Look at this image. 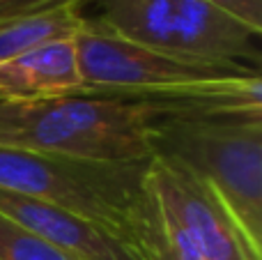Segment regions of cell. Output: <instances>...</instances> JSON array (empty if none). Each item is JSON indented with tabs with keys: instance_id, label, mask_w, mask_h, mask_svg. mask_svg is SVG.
<instances>
[{
	"instance_id": "6da1fadb",
	"label": "cell",
	"mask_w": 262,
	"mask_h": 260,
	"mask_svg": "<svg viewBox=\"0 0 262 260\" xmlns=\"http://www.w3.org/2000/svg\"><path fill=\"white\" fill-rule=\"evenodd\" d=\"M74 39L83 95L143 101L170 118L262 120L260 69L149 49L85 23Z\"/></svg>"
},
{
	"instance_id": "7c38bea8",
	"label": "cell",
	"mask_w": 262,
	"mask_h": 260,
	"mask_svg": "<svg viewBox=\"0 0 262 260\" xmlns=\"http://www.w3.org/2000/svg\"><path fill=\"white\" fill-rule=\"evenodd\" d=\"M69 3H78V0H0V18L44 12V9H53Z\"/></svg>"
},
{
	"instance_id": "30bf717a",
	"label": "cell",
	"mask_w": 262,
	"mask_h": 260,
	"mask_svg": "<svg viewBox=\"0 0 262 260\" xmlns=\"http://www.w3.org/2000/svg\"><path fill=\"white\" fill-rule=\"evenodd\" d=\"M0 260H74L0 214Z\"/></svg>"
},
{
	"instance_id": "ba28073f",
	"label": "cell",
	"mask_w": 262,
	"mask_h": 260,
	"mask_svg": "<svg viewBox=\"0 0 262 260\" xmlns=\"http://www.w3.org/2000/svg\"><path fill=\"white\" fill-rule=\"evenodd\" d=\"M74 37L46 41L0 64V101L30 104L83 95L85 85Z\"/></svg>"
},
{
	"instance_id": "8fae6325",
	"label": "cell",
	"mask_w": 262,
	"mask_h": 260,
	"mask_svg": "<svg viewBox=\"0 0 262 260\" xmlns=\"http://www.w3.org/2000/svg\"><path fill=\"white\" fill-rule=\"evenodd\" d=\"M216 9L230 14L239 23H244L249 30L262 35V0H205Z\"/></svg>"
},
{
	"instance_id": "3957f363",
	"label": "cell",
	"mask_w": 262,
	"mask_h": 260,
	"mask_svg": "<svg viewBox=\"0 0 262 260\" xmlns=\"http://www.w3.org/2000/svg\"><path fill=\"white\" fill-rule=\"evenodd\" d=\"M166 118L159 106L92 95L0 101V145L88 161H149L154 127Z\"/></svg>"
},
{
	"instance_id": "9c48e42d",
	"label": "cell",
	"mask_w": 262,
	"mask_h": 260,
	"mask_svg": "<svg viewBox=\"0 0 262 260\" xmlns=\"http://www.w3.org/2000/svg\"><path fill=\"white\" fill-rule=\"evenodd\" d=\"M83 28L78 3L60 5L44 12L0 18V64L37 46L62 37H74Z\"/></svg>"
},
{
	"instance_id": "277c9868",
	"label": "cell",
	"mask_w": 262,
	"mask_h": 260,
	"mask_svg": "<svg viewBox=\"0 0 262 260\" xmlns=\"http://www.w3.org/2000/svg\"><path fill=\"white\" fill-rule=\"evenodd\" d=\"M154 155L203 180L262 253V120L166 118L154 127Z\"/></svg>"
},
{
	"instance_id": "5b68a950",
	"label": "cell",
	"mask_w": 262,
	"mask_h": 260,
	"mask_svg": "<svg viewBox=\"0 0 262 260\" xmlns=\"http://www.w3.org/2000/svg\"><path fill=\"white\" fill-rule=\"evenodd\" d=\"M85 26L134 44L260 69V35L205 0H78Z\"/></svg>"
},
{
	"instance_id": "7a4b0ae2",
	"label": "cell",
	"mask_w": 262,
	"mask_h": 260,
	"mask_svg": "<svg viewBox=\"0 0 262 260\" xmlns=\"http://www.w3.org/2000/svg\"><path fill=\"white\" fill-rule=\"evenodd\" d=\"M149 161H88L0 145V189L62 207L108 230L143 260H161V203Z\"/></svg>"
},
{
	"instance_id": "52a82bcc",
	"label": "cell",
	"mask_w": 262,
	"mask_h": 260,
	"mask_svg": "<svg viewBox=\"0 0 262 260\" xmlns=\"http://www.w3.org/2000/svg\"><path fill=\"white\" fill-rule=\"evenodd\" d=\"M0 214L74 260H143L108 230L35 198L0 189Z\"/></svg>"
},
{
	"instance_id": "8992f818",
	"label": "cell",
	"mask_w": 262,
	"mask_h": 260,
	"mask_svg": "<svg viewBox=\"0 0 262 260\" xmlns=\"http://www.w3.org/2000/svg\"><path fill=\"white\" fill-rule=\"evenodd\" d=\"M147 178L159 201L184 224L205 260H262L219 196L177 161L154 155Z\"/></svg>"
}]
</instances>
